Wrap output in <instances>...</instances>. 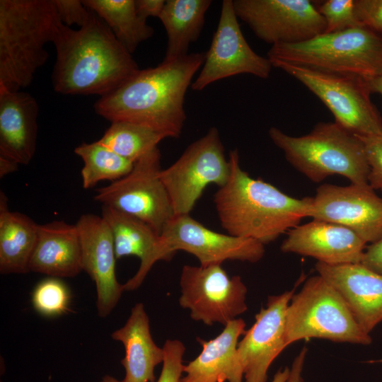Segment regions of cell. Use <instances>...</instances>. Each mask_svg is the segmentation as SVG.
Here are the masks:
<instances>
[{
  "instance_id": "cell-39",
  "label": "cell",
  "mask_w": 382,
  "mask_h": 382,
  "mask_svg": "<svg viewBox=\"0 0 382 382\" xmlns=\"http://www.w3.org/2000/svg\"><path fill=\"white\" fill-rule=\"evenodd\" d=\"M18 163L11 159L0 156V178L12 173L18 170Z\"/></svg>"
},
{
  "instance_id": "cell-2",
  "label": "cell",
  "mask_w": 382,
  "mask_h": 382,
  "mask_svg": "<svg viewBox=\"0 0 382 382\" xmlns=\"http://www.w3.org/2000/svg\"><path fill=\"white\" fill-rule=\"evenodd\" d=\"M53 44L57 57L52 83L54 91L60 94L100 98L140 70L132 54L92 11L77 30L62 23Z\"/></svg>"
},
{
  "instance_id": "cell-28",
  "label": "cell",
  "mask_w": 382,
  "mask_h": 382,
  "mask_svg": "<svg viewBox=\"0 0 382 382\" xmlns=\"http://www.w3.org/2000/svg\"><path fill=\"white\" fill-rule=\"evenodd\" d=\"M74 153L83 161L81 176L85 189L91 188L103 180L115 182L129 173L134 164L98 140L81 143L74 149Z\"/></svg>"
},
{
  "instance_id": "cell-12",
  "label": "cell",
  "mask_w": 382,
  "mask_h": 382,
  "mask_svg": "<svg viewBox=\"0 0 382 382\" xmlns=\"http://www.w3.org/2000/svg\"><path fill=\"white\" fill-rule=\"evenodd\" d=\"M180 306L207 325H226L245 313L248 289L238 275L230 277L221 265L183 267Z\"/></svg>"
},
{
  "instance_id": "cell-34",
  "label": "cell",
  "mask_w": 382,
  "mask_h": 382,
  "mask_svg": "<svg viewBox=\"0 0 382 382\" xmlns=\"http://www.w3.org/2000/svg\"><path fill=\"white\" fill-rule=\"evenodd\" d=\"M354 9L363 27L382 35V0H354Z\"/></svg>"
},
{
  "instance_id": "cell-1",
  "label": "cell",
  "mask_w": 382,
  "mask_h": 382,
  "mask_svg": "<svg viewBox=\"0 0 382 382\" xmlns=\"http://www.w3.org/2000/svg\"><path fill=\"white\" fill-rule=\"evenodd\" d=\"M204 59V52H193L140 69L118 88L100 97L94 110L110 122H133L166 138H178L186 120V93Z\"/></svg>"
},
{
  "instance_id": "cell-42",
  "label": "cell",
  "mask_w": 382,
  "mask_h": 382,
  "mask_svg": "<svg viewBox=\"0 0 382 382\" xmlns=\"http://www.w3.org/2000/svg\"><path fill=\"white\" fill-rule=\"evenodd\" d=\"M100 382H121V381L117 380L112 376L106 375L101 379Z\"/></svg>"
},
{
  "instance_id": "cell-21",
  "label": "cell",
  "mask_w": 382,
  "mask_h": 382,
  "mask_svg": "<svg viewBox=\"0 0 382 382\" xmlns=\"http://www.w3.org/2000/svg\"><path fill=\"white\" fill-rule=\"evenodd\" d=\"M245 323L236 318L210 340L197 338L202 349L193 360L184 365L180 382H244L242 364L237 347L245 333Z\"/></svg>"
},
{
  "instance_id": "cell-4",
  "label": "cell",
  "mask_w": 382,
  "mask_h": 382,
  "mask_svg": "<svg viewBox=\"0 0 382 382\" xmlns=\"http://www.w3.org/2000/svg\"><path fill=\"white\" fill-rule=\"evenodd\" d=\"M62 23L54 0H0V86H28Z\"/></svg>"
},
{
  "instance_id": "cell-14",
  "label": "cell",
  "mask_w": 382,
  "mask_h": 382,
  "mask_svg": "<svg viewBox=\"0 0 382 382\" xmlns=\"http://www.w3.org/2000/svg\"><path fill=\"white\" fill-rule=\"evenodd\" d=\"M236 15L233 0H224L217 28L200 71L191 85L196 91L217 81L242 74L267 79L270 60L253 50L245 40Z\"/></svg>"
},
{
  "instance_id": "cell-10",
  "label": "cell",
  "mask_w": 382,
  "mask_h": 382,
  "mask_svg": "<svg viewBox=\"0 0 382 382\" xmlns=\"http://www.w3.org/2000/svg\"><path fill=\"white\" fill-rule=\"evenodd\" d=\"M230 172L219 129L212 127L171 166L162 169L160 176L175 215H180L190 214L207 186L224 185Z\"/></svg>"
},
{
  "instance_id": "cell-23",
  "label": "cell",
  "mask_w": 382,
  "mask_h": 382,
  "mask_svg": "<svg viewBox=\"0 0 382 382\" xmlns=\"http://www.w3.org/2000/svg\"><path fill=\"white\" fill-rule=\"evenodd\" d=\"M111 337L122 342L125 350L121 364L125 370L121 382H155L154 369L164 359V350L154 341L149 319L141 303L131 310L125 324Z\"/></svg>"
},
{
  "instance_id": "cell-17",
  "label": "cell",
  "mask_w": 382,
  "mask_h": 382,
  "mask_svg": "<svg viewBox=\"0 0 382 382\" xmlns=\"http://www.w3.org/2000/svg\"><path fill=\"white\" fill-rule=\"evenodd\" d=\"M76 225L81 241L82 270L96 284L98 315L105 318L125 291L116 277L117 257L112 233L104 219L93 214H82Z\"/></svg>"
},
{
  "instance_id": "cell-20",
  "label": "cell",
  "mask_w": 382,
  "mask_h": 382,
  "mask_svg": "<svg viewBox=\"0 0 382 382\" xmlns=\"http://www.w3.org/2000/svg\"><path fill=\"white\" fill-rule=\"evenodd\" d=\"M39 106L23 91L0 86V156L18 164L33 159L37 145Z\"/></svg>"
},
{
  "instance_id": "cell-8",
  "label": "cell",
  "mask_w": 382,
  "mask_h": 382,
  "mask_svg": "<svg viewBox=\"0 0 382 382\" xmlns=\"http://www.w3.org/2000/svg\"><path fill=\"white\" fill-rule=\"evenodd\" d=\"M318 338L369 345L370 334L359 326L339 292L323 277H311L294 294L286 311L287 346Z\"/></svg>"
},
{
  "instance_id": "cell-33",
  "label": "cell",
  "mask_w": 382,
  "mask_h": 382,
  "mask_svg": "<svg viewBox=\"0 0 382 382\" xmlns=\"http://www.w3.org/2000/svg\"><path fill=\"white\" fill-rule=\"evenodd\" d=\"M357 137L363 143L369 168L368 183L382 192V134Z\"/></svg>"
},
{
  "instance_id": "cell-5",
  "label": "cell",
  "mask_w": 382,
  "mask_h": 382,
  "mask_svg": "<svg viewBox=\"0 0 382 382\" xmlns=\"http://www.w3.org/2000/svg\"><path fill=\"white\" fill-rule=\"evenodd\" d=\"M268 134L286 161L314 183L339 175L352 184H369L362 141L335 122H320L301 137L288 135L275 127L270 128Z\"/></svg>"
},
{
  "instance_id": "cell-38",
  "label": "cell",
  "mask_w": 382,
  "mask_h": 382,
  "mask_svg": "<svg viewBox=\"0 0 382 382\" xmlns=\"http://www.w3.org/2000/svg\"><path fill=\"white\" fill-rule=\"evenodd\" d=\"M307 352V348L303 347L295 357L289 367V375L286 382H303V371Z\"/></svg>"
},
{
  "instance_id": "cell-25",
  "label": "cell",
  "mask_w": 382,
  "mask_h": 382,
  "mask_svg": "<svg viewBox=\"0 0 382 382\" xmlns=\"http://www.w3.org/2000/svg\"><path fill=\"white\" fill-rule=\"evenodd\" d=\"M211 0H166L159 19L167 35L163 62L187 55L199 37Z\"/></svg>"
},
{
  "instance_id": "cell-29",
  "label": "cell",
  "mask_w": 382,
  "mask_h": 382,
  "mask_svg": "<svg viewBox=\"0 0 382 382\" xmlns=\"http://www.w3.org/2000/svg\"><path fill=\"white\" fill-rule=\"evenodd\" d=\"M166 137L148 127L125 121L111 122L98 141L120 156L135 163Z\"/></svg>"
},
{
  "instance_id": "cell-18",
  "label": "cell",
  "mask_w": 382,
  "mask_h": 382,
  "mask_svg": "<svg viewBox=\"0 0 382 382\" xmlns=\"http://www.w3.org/2000/svg\"><path fill=\"white\" fill-rule=\"evenodd\" d=\"M366 243L342 225L313 219L287 232L280 245L286 253L313 257L327 265L360 263Z\"/></svg>"
},
{
  "instance_id": "cell-35",
  "label": "cell",
  "mask_w": 382,
  "mask_h": 382,
  "mask_svg": "<svg viewBox=\"0 0 382 382\" xmlns=\"http://www.w3.org/2000/svg\"><path fill=\"white\" fill-rule=\"evenodd\" d=\"M60 21L66 26L74 24L81 28L88 20L91 11L80 0H54Z\"/></svg>"
},
{
  "instance_id": "cell-3",
  "label": "cell",
  "mask_w": 382,
  "mask_h": 382,
  "mask_svg": "<svg viewBox=\"0 0 382 382\" xmlns=\"http://www.w3.org/2000/svg\"><path fill=\"white\" fill-rule=\"evenodd\" d=\"M228 159V180L214 196L221 225L228 234L265 245L309 217V197L296 199L270 183L251 178L241 168L236 149L230 151Z\"/></svg>"
},
{
  "instance_id": "cell-41",
  "label": "cell",
  "mask_w": 382,
  "mask_h": 382,
  "mask_svg": "<svg viewBox=\"0 0 382 382\" xmlns=\"http://www.w3.org/2000/svg\"><path fill=\"white\" fill-rule=\"evenodd\" d=\"M289 375V367L279 369L274 375L272 382H286Z\"/></svg>"
},
{
  "instance_id": "cell-32",
  "label": "cell",
  "mask_w": 382,
  "mask_h": 382,
  "mask_svg": "<svg viewBox=\"0 0 382 382\" xmlns=\"http://www.w3.org/2000/svg\"><path fill=\"white\" fill-rule=\"evenodd\" d=\"M164 359L162 369L156 382H180L183 373L184 344L178 340H167L163 347Z\"/></svg>"
},
{
  "instance_id": "cell-7",
  "label": "cell",
  "mask_w": 382,
  "mask_h": 382,
  "mask_svg": "<svg viewBox=\"0 0 382 382\" xmlns=\"http://www.w3.org/2000/svg\"><path fill=\"white\" fill-rule=\"evenodd\" d=\"M178 250L193 255L202 266L221 265L226 260L255 263L265 252V245L255 240L214 231L190 214L175 215L163 227L136 274L123 284L124 290L139 288L155 262L171 259Z\"/></svg>"
},
{
  "instance_id": "cell-16",
  "label": "cell",
  "mask_w": 382,
  "mask_h": 382,
  "mask_svg": "<svg viewBox=\"0 0 382 382\" xmlns=\"http://www.w3.org/2000/svg\"><path fill=\"white\" fill-rule=\"evenodd\" d=\"M294 294L292 289L269 296L266 306L238 342L244 382H267L271 364L287 347L286 311Z\"/></svg>"
},
{
  "instance_id": "cell-13",
  "label": "cell",
  "mask_w": 382,
  "mask_h": 382,
  "mask_svg": "<svg viewBox=\"0 0 382 382\" xmlns=\"http://www.w3.org/2000/svg\"><path fill=\"white\" fill-rule=\"evenodd\" d=\"M238 18L272 45L298 43L325 31L326 23L309 0H233Z\"/></svg>"
},
{
  "instance_id": "cell-30",
  "label": "cell",
  "mask_w": 382,
  "mask_h": 382,
  "mask_svg": "<svg viewBox=\"0 0 382 382\" xmlns=\"http://www.w3.org/2000/svg\"><path fill=\"white\" fill-rule=\"evenodd\" d=\"M70 291L67 286L56 277L46 278L40 282L31 294L34 309L44 317L53 318L69 311Z\"/></svg>"
},
{
  "instance_id": "cell-36",
  "label": "cell",
  "mask_w": 382,
  "mask_h": 382,
  "mask_svg": "<svg viewBox=\"0 0 382 382\" xmlns=\"http://www.w3.org/2000/svg\"><path fill=\"white\" fill-rule=\"evenodd\" d=\"M360 263L382 275V238L366 248Z\"/></svg>"
},
{
  "instance_id": "cell-40",
  "label": "cell",
  "mask_w": 382,
  "mask_h": 382,
  "mask_svg": "<svg viewBox=\"0 0 382 382\" xmlns=\"http://www.w3.org/2000/svg\"><path fill=\"white\" fill-rule=\"evenodd\" d=\"M371 93H377L382 96V74L366 81Z\"/></svg>"
},
{
  "instance_id": "cell-19",
  "label": "cell",
  "mask_w": 382,
  "mask_h": 382,
  "mask_svg": "<svg viewBox=\"0 0 382 382\" xmlns=\"http://www.w3.org/2000/svg\"><path fill=\"white\" fill-rule=\"evenodd\" d=\"M316 270L342 296L362 330L370 334L382 323V275L361 263L327 265Z\"/></svg>"
},
{
  "instance_id": "cell-27",
  "label": "cell",
  "mask_w": 382,
  "mask_h": 382,
  "mask_svg": "<svg viewBox=\"0 0 382 382\" xmlns=\"http://www.w3.org/2000/svg\"><path fill=\"white\" fill-rule=\"evenodd\" d=\"M101 216L111 231L117 260L136 256L142 262L148 257L159 236L149 224L107 205H103Z\"/></svg>"
},
{
  "instance_id": "cell-22",
  "label": "cell",
  "mask_w": 382,
  "mask_h": 382,
  "mask_svg": "<svg viewBox=\"0 0 382 382\" xmlns=\"http://www.w3.org/2000/svg\"><path fill=\"white\" fill-rule=\"evenodd\" d=\"M29 271L50 277H74L82 271L80 236L76 224L53 221L37 224Z\"/></svg>"
},
{
  "instance_id": "cell-6",
  "label": "cell",
  "mask_w": 382,
  "mask_h": 382,
  "mask_svg": "<svg viewBox=\"0 0 382 382\" xmlns=\"http://www.w3.org/2000/svg\"><path fill=\"white\" fill-rule=\"evenodd\" d=\"M267 55L270 62L368 81L382 74V35L363 26L324 33L301 42L273 45Z\"/></svg>"
},
{
  "instance_id": "cell-9",
  "label": "cell",
  "mask_w": 382,
  "mask_h": 382,
  "mask_svg": "<svg viewBox=\"0 0 382 382\" xmlns=\"http://www.w3.org/2000/svg\"><path fill=\"white\" fill-rule=\"evenodd\" d=\"M278 68L303 84L329 109L335 122L357 136L382 134V118L371 102L366 81L356 76L318 71L274 61Z\"/></svg>"
},
{
  "instance_id": "cell-26",
  "label": "cell",
  "mask_w": 382,
  "mask_h": 382,
  "mask_svg": "<svg viewBox=\"0 0 382 382\" xmlns=\"http://www.w3.org/2000/svg\"><path fill=\"white\" fill-rule=\"evenodd\" d=\"M108 26L117 40L132 54L141 42L151 38L154 28L137 13L135 0H83Z\"/></svg>"
},
{
  "instance_id": "cell-15",
  "label": "cell",
  "mask_w": 382,
  "mask_h": 382,
  "mask_svg": "<svg viewBox=\"0 0 382 382\" xmlns=\"http://www.w3.org/2000/svg\"><path fill=\"white\" fill-rule=\"evenodd\" d=\"M310 202L313 219L345 226L366 243L382 238V198L369 184H323Z\"/></svg>"
},
{
  "instance_id": "cell-11",
  "label": "cell",
  "mask_w": 382,
  "mask_h": 382,
  "mask_svg": "<svg viewBox=\"0 0 382 382\" xmlns=\"http://www.w3.org/2000/svg\"><path fill=\"white\" fill-rule=\"evenodd\" d=\"M161 158L157 146L137 161L127 175L96 190L94 199L142 220L160 235L175 216L160 176Z\"/></svg>"
},
{
  "instance_id": "cell-31",
  "label": "cell",
  "mask_w": 382,
  "mask_h": 382,
  "mask_svg": "<svg viewBox=\"0 0 382 382\" xmlns=\"http://www.w3.org/2000/svg\"><path fill=\"white\" fill-rule=\"evenodd\" d=\"M317 9L325 19V33L362 26L355 13L354 0H327Z\"/></svg>"
},
{
  "instance_id": "cell-24",
  "label": "cell",
  "mask_w": 382,
  "mask_h": 382,
  "mask_svg": "<svg viewBox=\"0 0 382 382\" xmlns=\"http://www.w3.org/2000/svg\"><path fill=\"white\" fill-rule=\"evenodd\" d=\"M37 238V224L27 215L8 209V198L0 192V272L24 274Z\"/></svg>"
},
{
  "instance_id": "cell-37",
  "label": "cell",
  "mask_w": 382,
  "mask_h": 382,
  "mask_svg": "<svg viewBox=\"0 0 382 382\" xmlns=\"http://www.w3.org/2000/svg\"><path fill=\"white\" fill-rule=\"evenodd\" d=\"M166 1L164 0H135L138 15L146 21L149 17L159 18Z\"/></svg>"
}]
</instances>
